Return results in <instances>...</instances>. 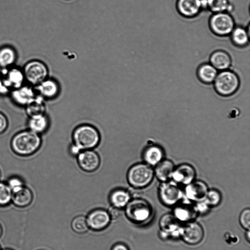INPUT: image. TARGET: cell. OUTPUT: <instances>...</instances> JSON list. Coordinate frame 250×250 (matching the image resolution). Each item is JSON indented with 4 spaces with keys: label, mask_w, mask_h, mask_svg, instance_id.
<instances>
[{
    "label": "cell",
    "mask_w": 250,
    "mask_h": 250,
    "mask_svg": "<svg viewBox=\"0 0 250 250\" xmlns=\"http://www.w3.org/2000/svg\"><path fill=\"white\" fill-rule=\"evenodd\" d=\"M42 143L40 135L28 129L20 131L12 137L10 147L16 155L27 157L35 153L40 148Z\"/></svg>",
    "instance_id": "6da1fadb"
},
{
    "label": "cell",
    "mask_w": 250,
    "mask_h": 250,
    "mask_svg": "<svg viewBox=\"0 0 250 250\" xmlns=\"http://www.w3.org/2000/svg\"><path fill=\"white\" fill-rule=\"evenodd\" d=\"M74 145L81 151L92 149L99 145L100 134L98 130L89 125L78 126L72 134Z\"/></svg>",
    "instance_id": "7a4b0ae2"
},
{
    "label": "cell",
    "mask_w": 250,
    "mask_h": 250,
    "mask_svg": "<svg viewBox=\"0 0 250 250\" xmlns=\"http://www.w3.org/2000/svg\"><path fill=\"white\" fill-rule=\"evenodd\" d=\"M154 176V169L152 167L145 163H140L130 167L126 177L131 186L136 188H142L150 185Z\"/></svg>",
    "instance_id": "3957f363"
},
{
    "label": "cell",
    "mask_w": 250,
    "mask_h": 250,
    "mask_svg": "<svg viewBox=\"0 0 250 250\" xmlns=\"http://www.w3.org/2000/svg\"><path fill=\"white\" fill-rule=\"evenodd\" d=\"M213 83L214 89L219 95L228 97L238 90L240 80L235 72L229 69L218 73Z\"/></svg>",
    "instance_id": "277c9868"
},
{
    "label": "cell",
    "mask_w": 250,
    "mask_h": 250,
    "mask_svg": "<svg viewBox=\"0 0 250 250\" xmlns=\"http://www.w3.org/2000/svg\"><path fill=\"white\" fill-rule=\"evenodd\" d=\"M125 213L128 218L137 224L144 223L152 214V208L149 203L141 198L129 201L126 205Z\"/></svg>",
    "instance_id": "5b68a950"
},
{
    "label": "cell",
    "mask_w": 250,
    "mask_h": 250,
    "mask_svg": "<svg viewBox=\"0 0 250 250\" xmlns=\"http://www.w3.org/2000/svg\"><path fill=\"white\" fill-rule=\"evenodd\" d=\"M184 191L172 180L162 182L158 189V195L161 202L167 206L176 205L183 198Z\"/></svg>",
    "instance_id": "8992f818"
},
{
    "label": "cell",
    "mask_w": 250,
    "mask_h": 250,
    "mask_svg": "<svg viewBox=\"0 0 250 250\" xmlns=\"http://www.w3.org/2000/svg\"><path fill=\"white\" fill-rule=\"evenodd\" d=\"M209 26L215 35L227 36L230 34L235 27V23L233 17L229 13H216L210 17Z\"/></svg>",
    "instance_id": "52a82bcc"
},
{
    "label": "cell",
    "mask_w": 250,
    "mask_h": 250,
    "mask_svg": "<svg viewBox=\"0 0 250 250\" xmlns=\"http://www.w3.org/2000/svg\"><path fill=\"white\" fill-rule=\"evenodd\" d=\"M25 80L30 84L37 85L47 78L48 69L43 62L37 60L27 62L22 69Z\"/></svg>",
    "instance_id": "ba28073f"
},
{
    "label": "cell",
    "mask_w": 250,
    "mask_h": 250,
    "mask_svg": "<svg viewBox=\"0 0 250 250\" xmlns=\"http://www.w3.org/2000/svg\"><path fill=\"white\" fill-rule=\"evenodd\" d=\"M1 78L2 87L0 93L2 94L21 86L25 80L22 69L14 66L4 69Z\"/></svg>",
    "instance_id": "9c48e42d"
},
{
    "label": "cell",
    "mask_w": 250,
    "mask_h": 250,
    "mask_svg": "<svg viewBox=\"0 0 250 250\" xmlns=\"http://www.w3.org/2000/svg\"><path fill=\"white\" fill-rule=\"evenodd\" d=\"M180 229L181 238L185 243L189 245L197 244L204 238V229L197 222L192 221L186 223Z\"/></svg>",
    "instance_id": "30bf717a"
},
{
    "label": "cell",
    "mask_w": 250,
    "mask_h": 250,
    "mask_svg": "<svg viewBox=\"0 0 250 250\" xmlns=\"http://www.w3.org/2000/svg\"><path fill=\"white\" fill-rule=\"evenodd\" d=\"M205 8V0H177L176 8L182 16L191 18L197 16Z\"/></svg>",
    "instance_id": "8fae6325"
},
{
    "label": "cell",
    "mask_w": 250,
    "mask_h": 250,
    "mask_svg": "<svg viewBox=\"0 0 250 250\" xmlns=\"http://www.w3.org/2000/svg\"><path fill=\"white\" fill-rule=\"evenodd\" d=\"M77 162L81 169L90 172L99 167L100 158L98 154L92 149L84 150L77 155Z\"/></svg>",
    "instance_id": "7c38bea8"
},
{
    "label": "cell",
    "mask_w": 250,
    "mask_h": 250,
    "mask_svg": "<svg viewBox=\"0 0 250 250\" xmlns=\"http://www.w3.org/2000/svg\"><path fill=\"white\" fill-rule=\"evenodd\" d=\"M196 170L188 164H182L175 167L171 179L178 184L186 186L195 180Z\"/></svg>",
    "instance_id": "4fadbf2b"
},
{
    "label": "cell",
    "mask_w": 250,
    "mask_h": 250,
    "mask_svg": "<svg viewBox=\"0 0 250 250\" xmlns=\"http://www.w3.org/2000/svg\"><path fill=\"white\" fill-rule=\"evenodd\" d=\"M208 190V187L204 181L194 180L185 186L184 194L188 199L197 203L204 200Z\"/></svg>",
    "instance_id": "5bb4252c"
},
{
    "label": "cell",
    "mask_w": 250,
    "mask_h": 250,
    "mask_svg": "<svg viewBox=\"0 0 250 250\" xmlns=\"http://www.w3.org/2000/svg\"><path fill=\"white\" fill-rule=\"evenodd\" d=\"M110 217L106 210L97 209L92 211L86 219L89 227L95 230L105 228L109 224Z\"/></svg>",
    "instance_id": "9a60e30c"
},
{
    "label": "cell",
    "mask_w": 250,
    "mask_h": 250,
    "mask_svg": "<svg viewBox=\"0 0 250 250\" xmlns=\"http://www.w3.org/2000/svg\"><path fill=\"white\" fill-rule=\"evenodd\" d=\"M36 96L34 89L29 85H22L11 91L12 101L20 106H25Z\"/></svg>",
    "instance_id": "2e32d148"
},
{
    "label": "cell",
    "mask_w": 250,
    "mask_h": 250,
    "mask_svg": "<svg viewBox=\"0 0 250 250\" xmlns=\"http://www.w3.org/2000/svg\"><path fill=\"white\" fill-rule=\"evenodd\" d=\"M142 157L144 163L153 167L165 159V152L161 146L157 145H151L144 149Z\"/></svg>",
    "instance_id": "e0dca14e"
},
{
    "label": "cell",
    "mask_w": 250,
    "mask_h": 250,
    "mask_svg": "<svg viewBox=\"0 0 250 250\" xmlns=\"http://www.w3.org/2000/svg\"><path fill=\"white\" fill-rule=\"evenodd\" d=\"M195 206L188 204L176 206L173 210V215L180 223L192 221L197 214Z\"/></svg>",
    "instance_id": "ac0fdd59"
},
{
    "label": "cell",
    "mask_w": 250,
    "mask_h": 250,
    "mask_svg": "<svg viewBox=\"0 0 250 250\" xmlns=\"http://www.w3.org/2000/svg\"><path fill=\"white\" fill-rule=\"evenodd\" d=\"M209 63L217 70L223 71L229 69L231 64V59L226 51L217 50L211 53Z\"/></svg>",
    "instance_id": "d6986e66"
},
{
    "label": "cell",
    "mask_w": 250,
    "mask_h": 250,
    "mask_svg": "<svg viewBox=\"0 0 250 250\" xmlns=\"http://www.w3.org/2000/svg\"><path fill=\"white\" fill-rule=\"evenodd\" d=\"M11 201L16 206L25 207L32 201L33 195L31 190L26 186L12 191Z\"/></svg>",
    "instance_id": "ffe728a7"
},
{
    "label": "cell",
    "mask_w": 250,
    "mask_h": 250,
    "mask_svg": "<svg viewBox=\"0 0 250 250\" xmlns=\"http://www.w3.org/2000/svg\"><path fill=\"white\" fill-rule=\"evenodd\" d=\"M175 166L173 162L163 159L155 166L154 175L161 182L170 180Z\"/></svg>",
    "instance_id": "44dd1931"
},
{
    "label": "cell",
    "mask_w": 250,
    "mask_h": 250,
    "mask_svg": "<svg viewBox=\"0 0 250 250\" xmlns=\"http://www.w3.org/2000/svg\"><path fill=\"white\" fill-rule=\"evenodd\" d=\"M49 125V119L45 113L29 117L27 122L28 129L40 135L47 130Z\"/></svg>",
    "instance_id": "7402d4cb"
},
{
    "label": "cell",
    "mask_w": 250,
    "mask_h": 250,
    "mask_svg": "<svg viewBox=\"0 0 250 250\" xmlns=\"http://www.w3.org/2000/svg\"><path fill=\"white\" fill-rule=\"evenodd\" d=\"M37 90L42 98H54L59 93L57 83L53 80L46 79L37 85Z\"/></svg>",
    "instance_id": "603a6c76"
},
{
    "label": "cell",
    "mask_w": 250,
    "mask_h": 250,
    "mask_svg": "<svg viewBox=\"0 0 250 250\" xmlns=\"http://www.w3.org/2000/svg\"><path fill=\"white\" fill-rule=\"evenodd\" d=\"M218 73V70L209 63L201 64L197 70L198 79L206 84L213 83Z\"/></svg>",
    "instance_id": "cb8c5ba5"
},
{
    "label": "cell",
    "mask_w": 250,
    "mask_h": 250,
    "mask_svg": "<svg viewBox=\"0 0 250 250\" xmlns=\"http://www.w3.org/2000/svg\"><path fill=\"white\" fill-rule=\"evenodd\" d=\"M180 223L173 214L166 213L161 217L159 226L162 232L169 234L180 229Z\"/></svg>",
    "instance_id": "d4e9b609"
},
{
    "label": "cell",
    "mask_w": 250,
    "mask_h": 250,
    "mask_svg": "<svg viewBox=\"0 0 250 250\" xmlns=\"http://www.w3.org/2000/svg\"><path fill=\"white\" fill-rule=\"evenodd\" d=\"M17 59L15 50L11 46H4L0 48V67L6 69L12 67Z\"/></svg>",
    "instance_id": "484cf974"
},
{
    "label": "cell",
    "mask_w": 250,
    "mask_h": 250,
    "mask_svg": "<svg viewBox=\"0 0 250 250\" xmlns=\"http://www.w3.org/2000/svg\"><path fill=\"white\" fill-rule=\"evenodd\" d=\"M109 199L112 206L121 208L125 206L129 202L130 195L127 191L119 188L112 191Z\"/></svg>",
    "instance_id": "4316f807"
},
{
    "label": "cell",
    "mask_w": 250,
    "mask_h": 250,
    "mask_svg": "<svg viewBox=\"0 0 250 250\" xmlns=\"http://www.w3.org/2000/svg\"><path fill=\"white\" fill-rule=\"evenodd\" d=\"M233 43L239 47H245L249 43V34L247 30L241 26L234 28L230 34Z\"/></svg>",
    "instance_id": "83f0119b"
},
{
    "label": "cell",
    "mask_w": 250,
    "mask_h": 250,
    "mask_svg": "<svg viewBox=\"0 0 250 250\" xmlns=\"http://www.w3.org/2000/svg\"><path fill=\"white\" fill-rule=\"evenodd\" d=\"M25 107L26 113L29 117L45 113V104L42 100V98L40 96H36Z\"/></svg>",
    "instance_id": "f1b7e54d"
},
{
    "label": "cell",
    "mask_w": 250,
    "mask_h": 250,
    "mask_svg": "<svg viewBox=\"0 0 250 250\" xmlns=\"http://www.w3.org/2000/svg\"><path fill=\"white\" fill-rule=\"evenodd\" d=\"M206 8L213 13L229 11L230 4L229 0H206Z\"/></svg>",
    "instance_id": "f546056e"
},
{
    "label": "cell",
    "mask_w": 250,
    "mask_h": 250,
    "mask_svg": "<svg viewBox=\"0 0 250 250\" xmlns=\"http://www.w3.org/2000/svg\"><path fill=\"white\" fill-rule=\"evenodd\" d=\"M71 227L75 232L81 234L86 232L88 229L89 226L85 217L78 216L73 219Z\"/></svg>",
    "instance_id": "4dcf8cb0"
},
{
    "label": "cell",
    "mask_w": 250,
    "mask_h": 250,
    "mask_svg": "<svg viewBox=\"0 0 250 250\" xmlns=\"http://www.w3.org/2000/svg\"><path fill=\"white\" fill-rule=\"evenodd\" d=\"M222 195L219 190L208 189L204 201L208 207H216L220 203Z\"/></svg>",
    "instance_id": "1f68e13d"
},
{
    "label": "cell",
    "mask_w": 250,
    "mask_h": 250,
    "mask_svg": "<svg viewBox=\"0 0 250 250\" xmlns=\"http://www.w3.org/2000/svg\"><path fill=\"white\" fill-rule=\"evenodd\" d=\"M12 190L6 183L0 181V206L8 205L12 199Z\"/></svg>",
    "instance_id": "d6a6232c"
},
{
    "label": "cell",
    "mask_w": 250,
    "mask_h": 250,
    "mask_svg": "<svg viewBox=\"0 0 250 250\" xmlns=\"http://www.w3.org/2000/svg\"><path fill=\"white\" fill-rule=\"evenodd\" d=\"M239 222L241 226L246 230L250 229V209L247 208L243 210L239 216Z\"/></svg>",
    "instance_id": "836d02e7"
},
{
    "label": "cell",
    "mask_w": 250,
    "mask_h": 250,
    "mask_svg": "<svg viewBox=\"0 0 250 250\" xmlns=\"http://www.w3.org/2000/svg\"><path fill=\"white\" fill-rule=\"evenodd\" d=\"M6 183L12 191L25 185L22 179L18 176H12L10 177Z\"/></svg>",
    "instance_id": "e575fe53"
},
{
    "label": "cell",
    "mask_w": 250,
    "mask_h": 250,
    "mask_svg": "<svg viewBox=\"0 0 250 250\" xmlns=\"http://www.w3.org/2000/svg\"><path fill=\"white\" fill-rule=\"evenodd\" d=\"M9 125L8 120L6 116L0 111V134L4 133Z\"/></svg>",
    "instance_id": "d590c367"
},
{
    "label": "cell",
    "mask_w": 250,
    "mask_h": 250,
    "mask_svg": "<svg viewBox=\"0 0 250 250\" xmlns=\"http://www.w3.org/2000/svg\"><path fill=\"white\" fill-rule=\"evenodd\" d=\"M108 213L111 218L116 219L120 216L121 212L120 208L112 206L109 208Z\"/></svg>",
    "instance_id": "8d00e7d4"
},
{
    "label": "cell",
    "mask_w": 250,
    "mask_h": 250,
    "mask_svg": "<svg viewBox=\"0 0 250 250\" xmlns=\"http://www.w3.org/2000/svg\"><path fill=\"white\" fill-rule=\"evenodd\" d=\"M112 250H128V249L125 245L119 243L114 245Z\"/></svg>",
    "instance_id": "74e56055"
},
{
    "label": "cell",
    "mask_w": 250,
    "mask_h": 250,
    "mask_svg": "<svg viewBox=\"0 0 250 250\" xmlns=\"http://www.w3.org/2000/svg\"><path fill=\"white\" fill-rule=\"evenodd\" d=\"M247 232H246V238L248 240V242H250V229L249 230H247Z\"/></svg>",
    "instance_id": "f35d334b"
},
{
    "label": "cell",
    "mask_w": 250,
    "mask_h": 250,
    "mask_svg": "<svg viewBox=\"0 0 250 250\" xmlns=\"http://www.w3.org/2000/svg\"><path fill=\"white\" fill-rule=\"evenodd\" d=\"M2 87V78L1 75L0 74V91Z\"/></svg>",
    "instance_id": "ab89813d"
},
{
    "label": "cell",
    "mask_w": 250,
    "mask_h": 250,
    "mask_svg": "<svg viewBox=\"0 0 250 250\" xmlns=\"http://www.w3.org/2000/svg\"><path fill=\"white\" fill-rule=\"evenodd\" d=\"M1 233H2V229H1V226L0 225V236L1 235Z\"/></svg>",
    "instance_id": "60d3db41"
},
{
    "label": "cell",
    "mask_w": 250,
    "mask_h": 250,
    "mask_svg": "<svg viewBox=\"0 0 250 250\" xmlns=\"http://www.w3.org/2000/svg\"><path fill=\"white\" fill-rule=\"evenodd\" d=\"M1 170L0 169V178H1Z\"/></svg>",
    "instance_id": "b9f144b4"
},
{
    "label": "cell",
    "mask_w": 250,
    "mask_h": 250,
    "mask_svg": "<svg viewBox=\"0 0 250 250\" xmlns=\"http://www.w3.org/2000/svg\"><path fill=\"white\" fill-rule=\"evenodd\" d=\"M11 250L7 249V250Z\"/></svg>",
    "instance_id": "7bdbcfd3"
},
{
    "label": "cell",
    "mask_w": 250,
    "mask_h": 250,
    "mask_svg": "<svg viewBox=\"0 0 250 250\" xmlns=\"http://www.w3.org/2000/svg\"></svg>",
    "instance_id": "ee69618b"
},
{
    "label": "cell",
    "mask_w": 250,
    "mask_h": 250,
    "mask_svg": "<svg viewBox=\"0 0 250 250\" xmlns=\"http://www.w3.org/2000/svg\"></svg>",
    "instance_id": "f6af8a7d"
},
{
    "label": "cell",
    "mask_w": 250,
    "mask_h": 250,
    "mask_svg": "<svg viewBox=\"0 0 250 250\" xmlns=\"http://www.w3.org/2000/svg\"></svg>",
    "instance_id": "bcb514c9"
}]
</instances>
